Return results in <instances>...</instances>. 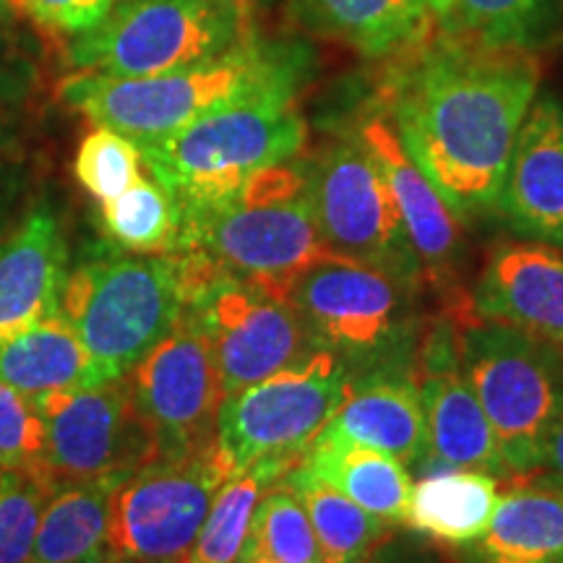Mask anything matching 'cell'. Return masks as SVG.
Returning <instances> with one entry per match:
<instances>
[{"label": "cell", "mask_w": 563, "mask_h": 563, "mask_svg": "<svg viewBox=\"0 0 563 563\" xmlns=\"http://www.w3.org/2000/svg\"><path fill=\"white\" fill-rule=\"evenodd\" d=\"M559 485H561V483H559Z\"/></svg>", "instance_id": "f6af8a7d"}, {"label": "cell", "mask_w": 563, "mask_h": 563, "mask_svg": "<svg viewBox=\"0 0 563 563\" xmlns=\"http://www.w3.org/2000/svg\"><path fill=\"white\" fill-rule=\"evenodd\" d=\"M104 232L129 253H170L178 245L180 211L157 180L141 178L100 203Z\"/></svg>", "instance_id": "f546056e"}, {"label": "cell", "mask_w": 563, "mask_h": 563, "mask_svg": "<svg viewBox=\"0 0 563 563\" xmlns=\"http://www.w3.org/2000/svg\"><path fill=\"white\" fill-rule=\"evenodd\" d=\"M222 3H228L230 9H235L245 21H251V24H253L256 13L264 11L266 5L272 3V0H222Z\"/></svg>", "instance_id": "f35d334b"}, {"label": "cell", "mask_w": 563, "mask_h": 563, "mask_svg": "<svg viewBox=\"0 0 563 563\" xmlns=\"http://www.w3.org/2000/svg\"><path fill=\"white\" fill-rule=\"evenodd\" d=\"M540 470H545L551 481L563 485V410L559 418H555L551 433H548V439H545Z\"/></svg>", "instance_id": "74e56055"}, {"label": "cell", "mask_w": 563, "mask_h": 563, "mask_svg": "<svg viewBox=\"0 0 563 563\" xmlns=\"http://www.w3.org/2000/svg\"><path fill=\"white\" fill-rule=\"evenodd\" d=\"M188 308L214 350L224 397L262 382L316 347L290 300L243 279L209 282Z\"/></svg>", "instance_id": "5bb4252c"}, {"label": "cell", "mask_w": 563, "mask_h": 563, "mask_svg": "<svg viewBox=\"0 0 563 563\" xmlns=\"http://www.w3.org/2000/svg\"><path fill=\"white\" fill-rule=\"evenodd\" d=\"M473 313L563 352V249L538 241L496 245L477 279Z\"/></svg>", "instance_id": "e0dca14e"}, {"label": "cell", "mask_w": 563, "mask_h": 563, "mask_svg": "<svg viewBox=\"0 0 563 563\" xmlns=\"http://www.w3.org/2000/svg\"><path fill=\"white\" fill-rule=\"evenodd\" d=\"M0 382L42 399L47 394L89 389L104 378L79 334L60 313L0 342Z\"/></svg>", "instance_id": "603a6c76"}, {"label": "cell", "mask_w": 563, "mask_h": 563, "mask_svg": "<svg viewBox=\"0 0 563 563\" xmlns=\"http://www.w3.org/2000/svg\"><path fill=\"white\" fill-rule=\"evenodd\" d=\"M232 475L217 443L144 464L112 490L104 559L180 563Z\"/></svg>", "instance_id": "9c48e42d"}, {"label": "cell", "mask_w": 563, "mask_h": 563, "mask_svg": "<svg viewBox=\"0 0 563 563\" xmlns=\"http://www.w3.org/2000/svg\"><path fill=\"white\" fill-rule=\"evenodd\" d=\"M357 139L376 159L386 186L397 201L405 232L418 256L420 269L443 277L460 256L462 222L452 203L443 199L433 180L420 170L418 162L405 150L402 139L386 118H368Z\"/></svg>", "instance_id": "d6986e66"}, {"label": "cell", "mask_w": 563, "mask_h": 563, "mask_svg": "<svg viewBox=\"0 0 563 563\" xmlns=\"http://www.w3.org/2000/svg\"><path fill=\"white\" fill-rule=\"evenodd\" d=\"M129 382L157 460L186 456L217 443L222 378L209 336L191 308L141 357Z\"/></svg>", "instance_id": "7c38bea8"}, {"label": "cell", "mask_w": 563, "mask_h": 563, "mask_svg": "<svg viewBox=\"0 0 563 563\" xmlns=\"http://www.w3.org/2000/svg\"><path fill=\"white\" fill-rule=\"evenodd\" d=\"M66 277L60 217L42 201L0 243V342L60 313Z\"/></svg>", "instance_id": "ac0fdd59"}, {"label": "cell", "mask_w": 563, "mask_h": 563, "mask_svg": "<svg viewBox=\"0 0 563 563\" xmlns=\"http://www.w3.org/2000/svg\"><path fill=\"white\" fill-rule=\"evenodd\" d=\"M394 60L384 102L405 150L460 220L493 214L540 95L538 55L435 32Z\"/></svg>", "instance_id": "6da1fadb"}, {"label": "cell", "mask_w": 563, "mask_h": 563, "mask_svg": "<svg viewBox=\"0 0 563 563\" xmlns=\"http://www.w3.org/2000/svg\"><path fill=\"white\" fill-rule=\"evenodd\" d=\"M21 194H24V170L19 162L0 157V243H3L5 230L11 228Z\"/></svg>", "instance_id": "8d00e7d4"}, {"label": "cell", "mask_w": 563, "mask_h": 563, "mask_svg": "<svg viewBox=\"0 0 563 563\" xmlns=\"http://www.w3.org/2000/svg\"><path fill=\"white\" fill-rule=\"evenodd\" d=\"M382 266L329 253L298 274L287 300L316 344L336 355H373L397 340L405 321V285Z\"/></svg>", "instance_id": "4fadbf2b"}, {"label": "cell", "mask_w": 563, "mask_h": 563, "mask_svg": "<svg viewBox=\"0 0 563 563\" xmlns=\"http://www.w3.org/2000/svg\"><path fill=\"white\" fill-rule=\"evenodd\" d=\"M0 16H3V19H11L13 16L11 0H0Z\"/></svg>", "instance_id": "ab89813d"}, {"label": "cell", "mask_w": 563, "mask_h": 563, "mask_svg": "<svg viewBox=\"0 0 563 563\" xmlns=\"http://www.w3.org/2000/svg\"><path fill=\"white\" fill-rule=\"evenodd\" d=\"M316 222L329 251L405 279L422 274L397 201L361 139L332 141L308 165Z\"/></svg>", "instance_id": "8fae6325"}, {"label": "cell", "mask_w": 563, "mask_h": 563, "mask_svg": "<svg viewBox=\"0 0 563 563\" xmlns=\"http://www.w3.org/2000/svg\"><path fill=\"white\" fill-rule=\"evenodd\" d=\"M443 0H287L316 37L371 60H394L439 32Z\"/></svg>", "instance_id": "ffe728a7"}, {"label": "cell", "mask_w": 563, "mask_h": 563, "mask_svg": "<svg viewBox=\"0 0 563 563\" xmlns=\"http://www.w3.org/2000/svg\"><path fill=\"white\" fill-rule=\"evenodd\" d=\"M40 84V68L24 34L13 30V21L0 16V104H16Z\"/></svg>", "instance_id": "d590c367"}, {"label": "cell", "mask_w": 563, "mask_h": 563, "mask_svg": "<svg viewBox=\"0 0 563 563\" xmlns=\"http://www.w3.org/2000/svg\"><path fill=\"white\" fill-rule=\"evenodd\" d=\"M104 561V555H102V559H95V561H84V563H102Z\"/></svg>", "instance_id": "7bdbcfd3"}, {"label": "cell", "mask_w": 563, "mask_h": 563, "mask_svg": "<svg viewBox=\"0 0 563 563\" xmlns=\"http://www.w3.org/2000/svg\"><path fill=\"white\" fill-rule=\"evenodd\" d=\"M496 504L498 477L477 470H431L412 483L405 525L456 548L488 527Z\"/></svg>", "instance_id": "d4e9b609"}, {"label": "cell", "mask_w": 563, "mask_h": 563, "mask_svg": "<svg viewBox=\"0 0 563 563\" xmlns=\"http://www.w3.org/2000/svg\"><path fill=\"white\" fill-rule=\"evenodd\" d=\"M563 26V0H443L439 32L483 47L538 53Z\"/></svg>", "instance_id": "484cf974"}, {"label": "cell", "mask_w": 563, "mask_h": 563, "mask_svg": "<svg viewBox=\"0 0 563 563\" xmlns=\"http://www.w3.org/2000/svg\"><path fill=\"white\" fill-rule=\"evenodd\" d=\"M45 420L32 397L0 382V473L42 470Z\"/></svg>", "instance_id": "836d02e7"}, {"label": "cell", "mask_w": 563, "mask_h": 563, "mask_svg": "<svg viewBox=\"0 0 563 563\" xmlns=\"http://www.w3.org/2000/svg\"><path fill=\"white\" fill-rule=\"evenodd\" d=\"M241 563H266L262 559H241Z\"/></svg>", "instance_id": "60d3db41"}, {"label": "cell", "mask_w": 563, "mask_h": 563, "mask_svg": "<svg viewBox=\"0 0 563 563\" xmlns=\"http://www.w3.org/2000/svg\"><path fill=\"white\" fill-rule=\"evenodd\" d=\"M285 483L306 506L323 563H368L389 534L391 525L350 501L302 462L285 475Z\"/></svg>", "instance_id": "83f0119b"}, {"label": "cell", "mask_w": 563, "mask_h": 563, "mask_svg": "<svg viewBox=\"0 0 563 563\" xmlns=\"http://www.w3.org/2000/svg\"><path fill=\"white\" fill-rule=\"evenodd\" d=\"M347 389L350 376L342 355L316 344L300 361L222 399L217 446L232 473L269 456H302Z\"/></svg>", "instance_id": "ba28073f"}, {"label": "cell", "mask_w": 563, "mask_h": 563, "mask_svg": "<svg viewBox=\"0 0 563 563\" xmlns=\"http://www.w3.org/2000/svg\"><path fill=\"white\" fill-rule=\"evenodd\" d=\"M45 420L42 470L58 485L118 481L157 460L129 376L34 399Z\"/></svg>", "instance_id": "30bf717a"}, {"label": "cell", "mask_w": 563, "mask_h": 563, "mask_svg": "<svg viewBox=\"0 0 563 563\" xmlns=\"http://www.w3.org/2000/svg\"><path fill=\"white\" fill-rule=\"evenodd\" d=\"M175 251L191 258L207 285L232 277L287 298L298 274L332 253L316 222L308 165L279 162L230 199L180 214Z\"/></svg>", "instance_id": "7a4b0ae2"}, {"label": "cell", "mask_w": 563, "mask_h": 563, "mask_svg": "<svg viewBox=\"0 0 563 563\" xmlns=\"http://www.w3.org/2000/svg\"><path fill=\"white\" fill-rule=\"evenodd\" d=\"M454 340L462 376L496 433L506 473H538L548 433L563 410V352L475 313L454 329Z\"/></svg>", "instance_id": "8992f818"}, {"label": "cell", "mask_w": 563, "mask_h": 563, "mask_svg": "<svg viewBox=\"0 0 563 563\" xmlns=\"http://www.w3.org/2000/svg\"><path fill=\"white\" fill-rule=\"evenodd\" d=\"M256 34L222 0H115L79 37L68 40L74 74L157 76L228 53Z\"/></svg>", "instance_id": "52a82bcc"}, {"label": "cell", "mask_w": 563, "mask_h": 563, "mask_svg": "<svg viewBox=\"0 0 563 563\" xmlns=\"http://www.w3.org/2000/svg\"><path fill=\"white\" fill-rule=\"evenodd\" d=\"M302 81L253 91L173 136L139 146L144 167L173 196L180 214L214 207L256 173L298 157L308 139L298 104Z\"/></svg>", "instance_id": "277c9868"}, {"label": "cell", "mask_w": 563, "mask_h": 563, "mask_svg": "<svg viewBox=\"0 0 563 563\" xmlns=\"http://www.w3.org/2000/svg\"><path fill=\"white\" fill-rule=\"evenodd\" d=\"M58 490L45 470L0 473V563H26L42 509Z\"/></svg>", "instance_id": "1f68e13d"}, {"label": "cell", "mask_w": 563, "mask_h": 563, "mask_svg": "<svg viewBox=\"0 0 563 563\" xmlns=\"http://www.w3.org/2000/svg\"><path fill=\"white\" fill-rule=\"evenodd\" d=\"M188 290L175 253H108L68 272L60 316L100 365L121 378L178 323Z\"/></svg>", "instance_id": "5b68a950"}, {"label": "cell", "mask_w": 563, "mask_h": 563, "mask_svg": "<svg viewBox=\"0 0 563 563\" xmlns=\"http://www.w3.org/2000/svg\"><path fill=\"white\" fill-rule=\"evenodd\" d=\"M241 559L266 563H323L306 506L285 477L264 490L253 511Z\"/></svg>", "instance_id": "4dcf8cb0"}, {"label": "cell", "mask_w": 563, "mask_h": 563, "mask_svg": "<svg viewBox=\"0 0 563 563\" xmlns=\"http://www.w3.org/2000/svg\"><path fill=\"white\" fill-rule=\"evenodd\" d=\"M300 462L386 525L405 522L412 477L394 456L361 443L316 435Z\"/></svg>", "instance_id": "cb8c5ba5"}, {"label": "cell", "mask_w": 563, "mask_h": 563, "mask_svg": "<svg viewBox=\"0 0 563 563\" xmlns=\"http://www.w3.org/2000/svg\"><path fill=\"white\" fill-rule=\"evenodd\" d=\"M460 563H563V485L551 477L498 496L485 530L456 545Z\"/></svg>", "instance_id": "44dd1931"}, {"label": "cell", "mask_w": 563, "mask_h": 563, "mask_svg": "<svg viewBox=\"0 0 563 563\" xmlns=\"http://www.w3.org/2000/svg\"><path fill=\"white\" fill-rule=\"evenodd\" d=\"M319 435L378 449L405 467L422 462L426 454V420L418 384L407 376H384L363 384H350Z\"/></svg>", "instance_id": "7402d4cb"}, {"label": "cell", "mask_w": 563, "mask_h": 563, "mask_svg": "<svg viewBox=\"0 0 563 563\" xmlns=\"http://www.w3.org/2000/svg\"><path fill=\"white\" fill-rule=\"evenodd\" d=\"M3 139H5V131H3V123H0V144H3Z\"/></svg>", "instance_id": "b9f144b4"}, {"label": "cell", "mask_w": 563, "mask_h": 563, "mask_svg": "<svg viewBox=\"0 0 563 563\" xmlns=\"http://www.w3.org/2000/svg\"><path fill=\"white\" fill-rule=\"evenodd\" d=\"M308 66L311 55L300 45L251 34L228 53L157 76L70 74L60 81V100L95 125L144 146L253 91L306 79Z\"/></svg>", "instance_id": "3957f363"}, {"label": "cell", "mask_w": 563, "mask_h": 563, "mask_svg": "<svg viewBox=\"0 0 563 563\" xmlns=\"http://www.w3.org/2000/svg\"><path fill=\"white\" fill-rule=\"evenodd\" d=\"M298 462L300 456H269L232 475L214 496L199 534L180 563H241L258 498Z\"/></svg>", "instance_id": "f1b7e54d"}, {"label": "cell", "mask_w": 563, "mask_h": 563, "mask_svg": "<svg viewBox=\"0 0 563 563\" xmlns=\"http://www.w3.org/2000/svg\"><path fill=\"white\" fill-rule=\"evenodd\" d=\"M118 481L60 485L42 509L26 563H84L104 555Z\"/></svg>", "instance_id": "4316f807"}, {"label": "cell", "mask_w": 563, "mask_h": 563, "mask_svg": "<svg viewBox=\"0 0 563 563\" xmlns=\"http://www.w3.org/2000/svg\"><path fill=\"white\" fill-rule=\"evenodd\" d=\"M102 563H121V561H110V559H104Z\"/></svg>", "instance_id": "ee69618b"}, {"label": "cell", "mask_w": 563, "mask_h": 563, "mask_svg": "<svg viewBox=\"0 0 563 563\" xmlns=\"http://www.w3.org/2000/svg\"><path fill=\"white\" fill-rule=\"evenodd\" d=\"M496 211L525 241L563 249V102L555 95L534 97L514 144Z\"/></svg>", "instance_id": "2e32d148"}, {"label": "cell", "mask_w": 563, "mask_h": 563, "mask_svg": "<svg viewBox=\"0 0 563 563\" xmlns=\"http://www.w3.org/2000/svg\"><path fill=\"white\" fill-rule=\"evenodd\" d=\"M115 0H11L26 19L55 37H79L91 30Z\"/></svg>", "instance_id": "e575fe53"}, {"label": "cell", "mask_w": 563, "mask_h": 563, "mask_svg": "<svg viewBox=\"0 0 563 563\" xmlns=\"http://www.w3.org/2000/svg\"><path fill=\"white\" fill-rule=\"evenodd\" d=\"M420 405L426 420L428 470H477L493 477H509L498 452L496 433L481 402L462 376L452 319L428 336L420 368Z\"/></svg>", "instance_id": "9a60e30c"}, {"label": "cell", "mask_w": 563, "mask_h": 563, "mask_svg": "<svg viewBox=\"0 0 563 563\" xmlns=\"http://www.w3.org/2000/svg\"><path fill=\"white\" fill-rule=\"evenodd\" d=\"M141 150L123 133L95 125L81 139L76 152V180L87 188L97 201H110L141 178Z\"/></svg>", "instance_id": "d6a6232c"}]
</instances>
